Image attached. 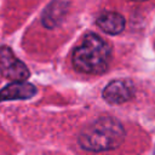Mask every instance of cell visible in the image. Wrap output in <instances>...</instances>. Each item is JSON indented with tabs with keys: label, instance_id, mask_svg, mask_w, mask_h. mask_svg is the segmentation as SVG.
<instances>
[{
	"label": "cell",
	"instance_id": "ba28073f",
	"mask_svg": "<svg viewBox=\"0 0 155 155\" xmlns=\"http://www.w3.org/2000/svg\"><path fill=\"white\" fill-rule=\"evenodd\" d=\"M132 1H145V0H132Z\"/></svg>",
	"mask_w": 155,
	"mask_h": 155
},
{
	"label": "cell",
	"instance_id": "3957f363",
	"mask_svg": "<svg viewBox=\"0 0 155 155\" xmlns=\"http://www.w3.org/2000/svg\"><path fill=\"white\" fill-rule=\"evenodd\" d=\"M0 73L12 81H25L30 75L28 67L13 54L8 46H0Z\"/></svg>",
	"mask_w": 155,
	"mask_h": 155
},
{
	"label": "cell",
	"instance_id": "5b68a950",
	"mask_svg": "<svg viewBox=\"0 0 155 155\" xmlns=\"http://www.w3.org/2000/svg\"><path fill=\"white\" fill-rule=\"evenodd\" d=\"M36 87L27 81H13L0 90V103L5 101L29 99L36 94Z\"/></svg>",
	"mask_w": 155,
	"mask_h": 155
},
{
	"label": "cell",
	"instance_id": "7a4b0ae2",
	"mask_svg": "<svg viewBox=\"0 0 155 155\" xmlns=\"http://www.w3.org/2000/svg\"><path fill=\"white\" fill-rule=\"evenodd\" d=\"M110 61L111 48L109 44L94 33L86 34L71 56L73 65L78 71L92 75L105 73Z\"/></svg>",
	"mask_w": 155,
	"mask_h": 155
},
{
	"label": "cell",
	"instance_id": "8992f818",
	"mask_svg": "<svg viewBox=\"0 0 155 155\" xmlns=\"http://www.w3.org/2000/svg\"><path fill=\"white\" fill-rule=\"evenodd\" d=\"M69 8V4L63 0H52L44 10L42 16H41V22L42 25L46 27L47 29H53L58 27Z\"/></svg>",
	"mask_w": 155,
	"mask_h": 155
},
{
	"label": "cell",
	"instance_id": "6da1fadb",
	"mask_svg": "<svg viewBox=\"0 0 155 155\" xmlns=\"http://www.w3.org/2000/svg\"><path fill=\"white\" fill-rule=\"evenodd\" d=\"M125 136V128L117 119L103 116L86 126L79 133L78 142L87 151L101 153L119 148Z\"/></svg>",
	"mask_w": 155,
	"mask_h": 155
},
{
	"label": "cell",
	"instance_id": "52a82bcc",
	"mask_svg": "<svg viewBox=\"0 0 155 155\" xmlns=\"http://www.w3.org/2000/svg\"><path fill=\"white\" fill-rule=\"evenodd\" d=\"M96 24L107 34L116 35L120 34L126 25V21L124 16L114 11L103 12L96 21Z\"/></svg>",
	"mask_w": 155,
	"mask_h": 155
},
{
	"label": "cell",
	"instance_id": "277c9868",
	"mask_svg": "<svg viewBox=\"0 0 155 155\" xmlns=\"http://www.w3.org/2000/svg\"><path fill=\"white\" fill-rule=\"evenodd\" d=\"M134 94V86L130 80H113L103 90L102 97L109 104H122Z\"/></svg>",
	"mask_w": 155,
	"mask_h": 155
}]
</instances>
